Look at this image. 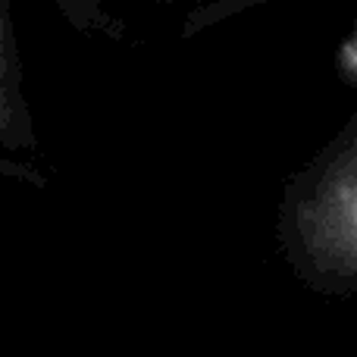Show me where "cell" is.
Returning <instances> with one entry per match:
<instances>
[{
	"label": "cell",
	"instance_id": "1",
	"mask_svg": "<svg viewBox=\"0 0 357 357\" xmlns=\"http://www.w3.org/2000/svg\"><path fill=\"white\" fill-rule=\"evenodd\" d=\"M279 254L310 291L348 301L357 289V113L289 178L276 216Z\"/></svg>",
	"mask_w": 357,
	"mask_h": 357
},
{
	"label": "cell",
	"instance_id": "2",
	"mask_svg": "<svg viewBox=\"0 0 357 357\" xmlns=\"http://www.w3.org/2000/svg\"><path fill=\"white\" fill-rule=\"evenodd\" d=\"M22 56H19L16 25L10 3H0V148L25 154L38 151V132L31 107L22 88Z\"/></svg>",
	"mask_w": 357,
	"mask_h": 357
}]
</instances>
